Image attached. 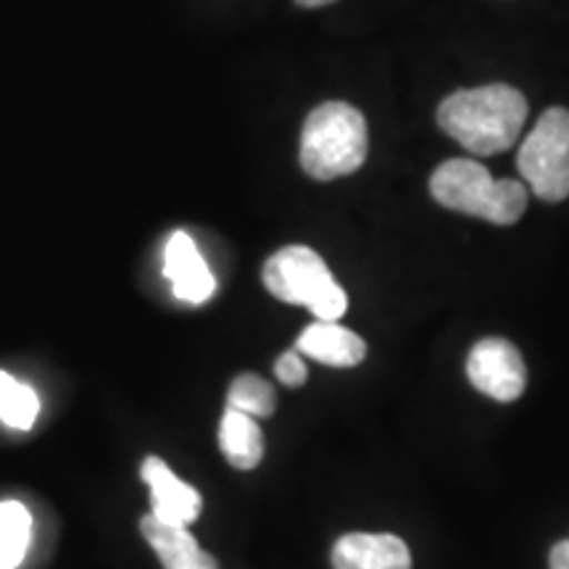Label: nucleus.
<instances>
[{
    "instance_id": "nucleus-1",
    "label": "nucleus",
    "mask_w": 569,
    "mask_h": 569,
    "mask_svg": "<svg viewBox=\"0 0 569 569\" xmlns=\"http://www.w3.org/2000/svg\"><path fill=\"white\" fill-rule=\"evenodd\" d=\"M525 122H528V98L511 84L457 90L438 109L440 130L478 156L509 151Z\"/></svg>"
},
{
    "instance_id": "nucleus-2",
    "label": "nucleus",
    "mask_w": 569,
    "mask_h": 569,
    "mask_svg": "<svg viewBox=\"0 0 569 569\" xmlns=\"http://www.w3.org/2000/svg\"><path fill=\"white\" fill-rule=\"evenodd\" d=\"M367 119L351 103L330 101L309 113L301 134V167L315 180L353 174L367 161Z\"/></svg>"
},
{
    "instance_id": "nucleus-3",
    "label": "nucleus",
    "mask_w": 569,
    "mask_h": 569,
    "mask_svg": "<svg viewBox=\"0 0 569 569\" xmlns=\"http://www.w3.org/2000/svg\"><path fill=\"white\" fill-rule=\"evenodd\" d=\"M430 193L446 209L488 219L493 224H515L528 209V188L517 180H493L482 163L451 159L432 172Z\"/></svg>"
},
{
    "instance_id": "nucleus-4",
    "label": "nucleus",
    "mask_w": 569,
    "mask_h": 569,
    "mask_svg": "<svg viewBox=\"0 0 569 569\" xmlns=\"http://www.w3.org/2000/svg\"><path fill=\"white\" fill-rule=\"evenodd\" d=\"M264 284L284 303L306 306L319 322H338L348 309V296L317 251L288 246L264 264Z\"/></svg>"
},
{
    "instance_id": "nucleus-5",
    "label": "nucleus",
    "mask_w": 569,
    "mask_h": 569,
    "mask_svg": "<svg viewBox=\"0 0 569 569\" xmlns=\"http://www.w3.org/2000/svg\"><path fill=\"white\" fill-rule=\"evenodd\" d=\"M517 167L540 201L559 203L569 196V111L549 109L532 127L517 156Z\"/></svg>"
},
{
    "instance_id": "nucleus-6",
    "label": "nucleus",
    "mask_w": 569,
    "mask_h": 569,
    "mask_svg": "<svg viewBox=\"0 0 569 569\" xmlns=\"http://www.w3.org/2000/svg\"><path fill=\"white\" fill-rule=\"evenodd\" d=\"M467 377L482 396L509 403L528 386V369L515 343L503 338H482L467 356Z\"/></svg>"
},
{
    "instance_id": "nucleus-7",
    "label": "nucleus",
    "mask_w": 569,
    "mask_h": 569,
    "mask_svg": "<svg viewBox=\"0 0 569 569\" xmlns=\"http://www.w3.org/2000/svg\"><path fill=\"white\" fill-rule=\"evenodd\" d=\"M142 480L151 488V515L172 525L196 522L201 517L203 498L193 486L177 478L159 457H148L140 469Z\"/></svg>"
},
{
    "instance_id": "nucleus-8",
    "label": "nucleus",
    "mask_w": 569,
    "mask_h": 569,
    "mask_svg": "<svg viewBox=\"0 0 569 569\" xmlns=\"http://www.w3.org/2000/svg\"><path fill=\"white\" fill-rule=\"evenodd\" d=\"M163 274L172 282L174 296L184 303H206L217 290V280H213L209 264L203 261L196 240L188 232H174L167 240Z\"/></svg>"
},
{
    "instance_id": "nucleus-9",
    "label": "nucleus",
    "mask_w": 569,
    "mask_h": 569,
    "mask_svg": "<svg viewBox=\"0 0 569 569\" xmlns=\"http://www.w3.org/2000/svg\"><path fill=\"white\" fill-rule=\"evenodd\" d=\"M332 569H411V551L390 532H348L332 549Z\"/></svg>"
},
{
    "instance_id": "nucleus-10",
    "label": "nucleus",
    "mask_w": 569,
    "mask_h": 569,
    "mask_svg": "<svg viewBox=\"0 0 569 569\" xmlns=\"http://www.w3.org/2000/svg\"><path fill=\"white\" fill-rule=\"evenodd\" d=\"M140 532L151 543L156 557L161 559L163 569H219L217 559L198 546L193 532L184 525L163 522V519L148 515L142 517Z\"/></svg>"
},
{
    "instance_id": "nucleus-11",
    "label": "nucleus",
    "mask_w": 569,
    "mask_h": 569,
    "mask_svg": "<svg viewBox=\"0 0 569 569\" xmlns=\"http://www.w3.org/2000/svg\"><path fill=\"white\" fill-rule=\"evenodd\" d=\"M296 351L327 367H356L365 361L367 343L338 322H315L298 338Z\"/></svg>"
},
{
    "instance_id": "nucleus-12",
    "label": "nucleus",
    "mask_w": 569,
    "mask_h": 569,
    "mask_svg": "<svg viewBox=\"0 0 569 569\" xmlns=\"http://www.w3.org/2000/svg\"><path fill=\"white\" fill-rule=\"evenodd\" d=\"M219 448L234 469H253L264 459V432L253 417L227 409L219 425Z\"/></svg>"
},
{
    "instance_id": "nucleus-13",
    "label": "nucleus",
    "mask_w": 569,
    "mask_h": 569,
    "mask_svg": "<svg viewBox=\"0 0 569 569\" xmlns=\"http://www.w3.org/2000/svg\"><path fill=\"white\" fill-rule=\"evenodd\" d=\"M32 517L24 503L0 501V569H17L27 557Z\"/></svg>"
},
{
    "instance_id": "nucleus-14",
    "label": "nucleus",
    "mask_w": 569,
    "mask_h": 569,
    "mask_svg": "<svg viewBox=\"0 0 569 569\" xmlns=\"http://www.w3.org/2000/svg\"><path fill=\"white\" fill-rule=\"evenodd\" d=\"M40 415V398L30 386L0 372V419L13 430H32Z\"/></svg>"
},
{
    "instance_id": "nucleus-15",
    "label": "nucleus",
    "mask_w": 569,
    "mask_h": 569,
    "mask_svg": "<svg viewBox=\"0 0 569 569\" xmlns=\"http://www.w3.org/2000/svg\"><path fill=\"white\" fill-rule=\"evenodd\" d=\"M277 398L274 388L267 380H261L259 375H240L234 377L227 393V409L243 411V415L253 419H264L274 411Z\"/></svg>"
},
{
    "instance_id": "nucleus-16",
    "label": "nucleus",
    "mask_w": 569,
    "mask_h": 569,
    "mask_svg": "<svg viewBox=\"0 0 569 569\" xmlns=\"http://www.w3.org/2000/svg\"><path fill=\"white\" fill-rule=\"evenodd\" d=\"M274 375H277V380L282 382V386L301 388L306 382V377H309V369H306L301 353L288 351V353H282L280 359H277Z\"/></svg>"
},
{
    "instance_id": "nucleus-17",
    "label": "nucleus",
    "mask_w": 569,
    "mask_h": 569,
    "mask_svg": "<svg viewBox=\"0 0 569 569\" xmlns=\"http://www.w3.org/2000/svg\"><path fill=\"white\" fill-rule=\"evenodd\" d=\"M551 569H569V540H561L549 553Z\"/></svg>"
},
{
    "instance_id": "nucleus-18",
    "label": "nucleus",
    "mask_w": 569,
    "mask_h": 569,
    "mask_svg": "<svg viewBox=\"0 0 569 569\" xmlns=\"http://www.w3.org/2000/svg\"><path fill=\"white\" fill-rule=\"evenodd\" d=\"M296 3L303 6V9H319V6L336 3V0H296Z\"/></svg>"
}]
</instances>
